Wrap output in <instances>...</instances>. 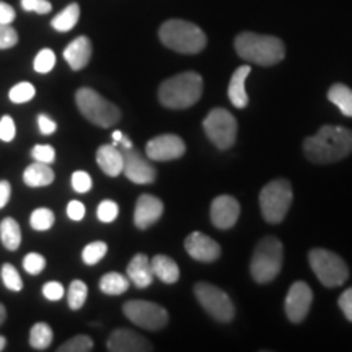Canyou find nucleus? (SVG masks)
I'll return each mask as SVG.
<instances>
[{"mask_svg": "<svg viewBox=\"0 0 352 352\" xmlns=\"http://www.w3.org/2000/svg\"><path fill=\"white\" fill-rule=\"evenodd\" d=\"M303 151L314 164H333L352 152V132L346 127L323 126L303 142Z\"/></svg>", "mask_w": 352, "mask_h": 352, "instance_id": "f257e3e1", "label": "nucleus"}, {"mask_svg": "<svg viewBox=\"0 0 352 352\" xmlns=\"http://www.w3.org/2000/svg\"><path fill=\"white\" fill-rule=\"evenodd\" d=\"M204 82L197 72H183L162 82L158 100L165 108L186 109L199 101Z\"/></svg>", "mask_w": 352, "mask_h": 352, "instance_id": "f03ea898", "label": "nucleus"}, {"mask_svg": "<svg viewBox=\"0 0 352 352\" xmlns=\"http://www.w3.org/2000/svg\"><path fill=\"white\" fill-rule=\"evenodd\" d=\"M235 51L241 59L264 67L279 64L285 56L284 43L279 38L252 32L240 33L235 38Z\"/></svg>", "mask_w": 352, "mask_h": 352, "instance_id": "7ed1b4c3", "label": "nucleus"}, {"mask_svg": "<svg viewBox=\"0 0 352 352\" xmlns=\"http://www.w3.org/2000/svg\"><path fill=\"white\" fill-rule=\"evenodd\" d=\"M160 41L182 54H197L206 47L208 38L199 26L184 20H168L158 30Z\"/></svg>", "mask_w": 352, "mask_h": 352, "instance_id": "20e7f679", "label": "nucleus"}, {"mask_svg": "<svg viewBox=\"0 0 352 352\" xmlns=\"http://www.w3.org/2000/svg\"><path fill=\"white\" fill-rule=\"evenodd\" d=\"M283 243L274 236L263 239L254 248L252 263H250V271H252L253 279L258 284H267L274 280L280 270H283Z\"/></svg>", "mask_w": 352, "mask_h": 352, "instance_id": "39448f33", "label": "nucleus"}, {"mask_svg": "<svg viewBox=\"0 0 352 352\" xmlns=\"http://www.w3.org/2000/svg\"><path fill=\"white\" fill-rule=\"evenodd\" d=\"M76 103L83 116L90 122H94L95 126L108 129L121 120L120 108L91 88L85 87L77 90Z\"/></svg>", "mask_w": 352, "mask_h": 352, "instance_id": "423d86ee", "label": "nucleus"}, {"mask_svg": "<svg viewBox=\"0 0 352 352\" xmlns=\"http://www.w3.org/2000/svg\"><path fill=\"white\" fill-rule=\"evenodd\" d=\"M290 204H292V186L287 179H274L261 189L259 208L266 222H283L289 212Z\"/></svg>", "mask_w": 352, "mask_h": 352, "instance_id": "0eeeda50", "label": "nucleus"}, {"mask_svg": "<svg viewBox=\"0 0 352 352\" xmlns=\"http://www.w3.org/2000/svg\"><path fill=\"white\" fill-rule=\"evenodd\" d=\"M308 261H310L311 270L320 279V283L327 287H340L349 277V270H347L344 259L328 250H311L308 254Z\"/></svg>", "mask_w": 352, "mask_h": 352, "instance_id": "6e6552de", "label": "nucleus"}, {"mask_svg": "<svg viewBox=\"0 0 352 352\" xmlns=\"http://www.w3.org/2000/svg\"><path fill=\"white\" fill-rule=\"evenodd\" d=\"M202 126H204V132L210 142L220 148V151H227V148H230L235 144L239 124H236L233 114L227 111V109L214 108L206 116Z\"/></svg>", "mask_w": 352, "mask_h": 352, "instance_id": "1a4fd4ad", "label": "nucleus"}, {"mask_svg": "<svg viewBox=\"0 0 352 352\" xmlns=\"http://www.w3.org/2000/svg\"><path fill=\"white\" fill-rule=\"evenodd\" d=\"M195 294L197 302L204 308L208 314L212 316L214 320L220 321V323H228L235 316V307L223 290H220L215 285L197 283L195 285Z\"/></svg>", "mask_w": 352, "mask_h": 352, "instance_id": "9d476101", "label": "nucleus"}, {"mask_svg": "<svg viewBox=\"0 0 352 352\" xmlns=\"http://www.w3.org/2000/svg\"><path fill=\"white\" fill-rule=\"evenodd\" d=\"M122 310L127 320L148 331H157V329L165 328L168 323V311L153 302L129 300L124 303Z\"/></svg>", "mask_w": 352, "mask_h": 352, "instance_id": "9b49d317", "label": "nucleus"}, {"mask_svg": "<svg viewBox=\"0 0 352 352\" xmlns=\"http://www.w3.org/2000/svg\"><path fill=\"white\" fill-rule=\"evenodd\" d=\"M186 152V144L176 134H162L148 140L145 145V155L153 162H170L182 158Z\"/></svg>", "mask_w": 352, "mask_h": 352, "instance_id": "f8f14e48", "label": "nucleus"}, {"mask_svg": "<svg viewBox=\"0 0 352 352\" xmlns=\"http://www.w3.org/2000/svg\"><path fill=\"white\" fill-rule=\"evenodd\" d=\"M311 302H314V292L310 285L302 283H294L285 297V315L292 323H302L310 311Z\"/></svg>", "mask_w": 352, "mask_h": 352, "instance_id": "ddd939ff", "label": "nucleus"}, {"mask_svg": "<svg viewBox=\"0 0 352 352\" xmlns=\"http://www.w3.org/2000/svg\"><path fill=\"white\" fill-rule=\"evenodd\" d=\"M121 148V147H120ZM124 155V170L122 173L129 182L135 184H151L155 182L157 170L134 148H121Z\"/></svg>", "mask_w": 352, "mask_h": 352, "instance_id": "4468645a", "label": "nucleus"}, {"mask_svg": "<svg viewBox=\"0 0 352 352\" xmlns=\"http://www.w3.org/2000/svg\"><path fill=\"white\" fill-rule=\"evenodd\" d=\"M240 217V204L232 196H219L210 206V222L220 230H227L236 223Z\"/></svg>", "mask_w": 352, "mask_h": 352, "instance_id": "2eb2a0df", "label": "nucleus"}, {"mask_svg": "<svg viewBox=\"0 0 352 352\" xmlns=\"http://www.w3.org/2000/svg\"><path fill=\"white\" fill-rule=\"evenodd\" d=\"M184 248H186L189 256L201 263H212L219 259L220 253H222L217 241L201 232H192L184 240Z\"/></svg>", "mask_w": 352, "mask_h": 352, "instance_id": "dca6fc26", "label": "nucleus"}, {"mask_svg": "<svg viewBox=\"0 0 352 352\" xmlns=\"http://www.w3.org/2000/svg\"><path fill=\"white\" fill-rule=\"evenodd\" d=\"M107 347L111 352H148L153 349L151 342L132 329L113 331L108 338Z\"/></svg>", "mask_w": 352, "mask_h": 352, "instance_id": "f3484780", "label": "nucleus"}, {"mask_svg": "<svg viewBox=\"0 0 352 352\" xmlns=\"http://www.w3.org/2000/svg\"><path fill=\"white\" fill-rule=\"evenodd\" d=\"M164 214V202L152 195L139 196L134 209V226L139 230H147L153 223L158 222Z\"/></svg>", "mask_w": 352, "mask_h": 352, "instance_id": "a211bd4d", "label": "nucleus"}, {"mask_svg": "<svg viewBox=\"0 0 352 352\" xmlns=\"http://www.w3.org/2000/svg\"><path fill=\"white\" fill-rule=\"evenodd\" d=\"M96 164L104 175L114 178V176H120L124 170V155L118 145H101L96 152Z\"/></svg>", "mask_w": 352, "mask_h": 352, "instance_id": "6ab92c4d", "label": "nucleus"}, {"mask_svg": "<svg viewBox=\"0 0 352 352\" xmlns=\"http://www.w3.org/2000/svg\"><path fill=\"white\" fill-rule=\"evenodd\" d=\"M127 277L138 289H145L152 284L155 276H153L151 259L147 258V254L138 253L131 259V263L127 264Z\"/></svg>", "mask_w": 352, "mask_h": 352, "instance_id": "aec40b11", "label": "nucleus"}, {"mask_svg": "<svg viewBox=\"0 0 352 352\" xmlns=\"http://www.w3.org/2000/svg\"><path fill=\"white\" fill-rule=\"evenodd\" d=\"M91 57V41L87 36H78L74 39L64 50V59L72 70H82L87 67Z\"/></svg>", "mask_w": 352, "mask_h": 352, "instance_id": "412c9836", "label": "nucleus"}, {"mask_svg": "<svg viewBox=\"0 0 352 352\" xmlns=\"http://www.w3.org/2000/svg\"><path fill=\"white\" fill-rule=\"evenodd\" d=\"M250 72H252V67L250 65H241L233 72L230 78V83H228V98H230V103L235 108H246L248 104V95H246L245 90V82L248 78Z\"/></svg>", "mask_w": 352, "mask_h": 352, "instance_id": "4be33fe9", "label": "nucleus"}, {"mask_svg": "<svg viewBox=\"0 0 352 352\" xmlns=\"http://www.w3.org/2000/svg\"><path fill=\"white\" fill-rule=\"evenodd\" d=\"M54 171L50 165L36 162V164H32L23 171V182L30 188H43L50 186L54 182Z\"/></svg>", "mask_w": 352, "mask_h": 352, "instance_id": "5701e85b", "label": "nucleus"}, {"mask_svg": "<svg viewBox=\"0 0 352 352\" xmlns=\"http://www.w3.org/2000/svg\"><path fill=\"white\" fill-rule=\"evenodd\" d=\"M153 276H157L162 283L175 284L179 279V267L173 259L165 254H157L151 259Z\"/></svg>", "mask_w": 352, "mask_h": 352, "instance_id": "b1692460", "label": "nucleus"}, {"mask_svg": "<svg viewBox=\"0 0 352 352\" xmlns=\"http://www.w3.org/2000/svg\"><path fill=\"white\" fill-rule=\"evenodd\" d=\"M0 240L8 252H16L21 245V230L19 222L12 217H6L0 223Z\"/></svg>", "mask_w": 352, "mask_h": 352, "instance_id": "393cba45", "label": "nucleus"}, {"mask_svg": "<svg viewBox=\"0 0 352 352\" xmlns=\"http://www.w3.org/2000/svg\"><path fill=\"white\" fill-rule=\"evenodd\" d=\"M328 100L340 108L344 116L352 118V90L344 83H334L328 91Z\"/></svg>", "mask_w": 352, "mask_h": 352, "instance_id": "a878e982", "label": "nucleus"}, {"mask_svg": "<svg viewBox=\"0 0 352 352\" xmlns=\"http://www.w3.org/2000/svg\"><path fill=\"white\" fill-rule=\"evenodd\" d=\"M78 19H80V7H78V3H70L59 15L54 16L51 25L56 32L67 33L78 23Z\"/></svg>", "mask_w": 352, "mask_h": 352, "instance_id": "bb28decb", "label": "nucleus"}, {"mask_svg": "<svg viewBox=\"0 0 352 352\" xmlns=\"http://www.w3.org/2000/svg\"><path fill=\"white\" fill-rule=\"evenodd\" d=\"M131 280L120 272H108L100 279V290L107 296H121L129 289Z\"/></svg>", "mask_w": 352, "mask_h": 352, "instance_id": "cd10ccee", "label": "nucleus"}, {"mask_svg": "<svg viewBox=\"0 0 352 352\" xmlns=\"http://www.w3.org/2000/svg\"><path fill=\"white\" fill-rule=\"evenodd\" d=\"M54 333L47 323H36L30 331V346L36 351H44L51 346Z\"/></svg>", "mask_w": 352, "mask_h": 352, "instance_id": "c85d7f7f", "label": "nucleus"}, {"mask_svg": "<svg viewBox=\"0 0 352 352\" xmlns=\"http://www.w3.org/2000/svg\"><path fill=\"white\" fill-rule=\"evenodd\" d=\"M87 296H88L87 284L80 279L72 280V284L69 285V292H67V303L70 310H80L83 303L87 300Z\"/></svg>", "mask_w": 352, "mask_h": 352, "instance_id": "c756f323", "label": "nucleus"}, {"mask_svg": "<svg viewBox=\"0 0 352 352\" xmlns=\"http://www.w3.org/2000/svg\"><path fill=\"white\" fill-rule=\"evenodd\" d=\"M108 245L104 241H94V243L87 245L82 252V259L87 266H94L98 264L101 259L107 256Z\"/></svg>", "mask_w": 352, "mask_h": 352, "instance_id": "7c9ffc66", "label": "nucleus"}, {"mask_svg": "<svg viewBox=\"0 0 352 352\" xmlns=\"http://www.w3.org/2000/svg\"><path fill=\"white\" fill-rule=\"evenodd\" d=\"M30 226L38 232L50 230V228L54 226V212L46 208H39L36 210H33L32 217H30Z\"/></svg>", "mask_w": 352, "mask_h": 352, "instance_id": "2f4dec72", "label": "nucleus"}, {"mask_svg": "<svg viewBox=\"0 0 352 352\" xmlns=\"http://www.w3.org/2000/svg\"><path fill=\"white\" fill-rule=\"evenodd\" d=\"M94 349V340L87 334H78V336L70 338L59 347V352H88Z\"/></svg>", "mask_w": 352, "mask_h": 352, "instance_id": "473e14b6", "label": "nucleus"}, {"mask_svg": "<svg viewBox=\"0 0 352 352\" xmlns=\"http://www.w3.org/2000/svg\"><path fill=\"white\" fill-rule=\"evenodd\" d=\"M34 95H36V90H34L32 83L20 82L12 88L10 94H8V98L12 100V103L21 104V103H28V101H32L34 98Z\"/></svg>", "mask_w": 352, "mask_h": 352, "instance_id": "72a5a7b5", "label": "nucleus"}, {"mask_svg": "<svg viewBox=\"0 0 352 352\" xmlns=\"http://www.w3.org/2000/svg\"><path fill=\"white\" fill-rule=\"evenodd\" d=\"M2 283L12 292H20L23 289V280H21L20 272L15 270L13 264H3L2 266Z\"/></svg>", "mask_w": 352, "mask_h": 352, "instance_id": "f704fd0d", "label": "nucleus"}, {"mask_svg": "<svg viewBox=\"0 0 352 352\" xmlns=\"http://www.w3.org/2000/svg\"><path fill=\"white\" fill-rule=\"evenodd\" d=\"M56 65V54L51 50H41L38 52V56L34 57L33 67L38 74H47L51 72L52 67Z\"/></svg>", "mask_w": 352, "mask_h": 352, "instance_id": "c9c22d12", "label": "nucleus"}, {"mask_svg": "<svg viewBox=\"0 0 352 352\" xmlns=\"http://www.w3.org/2000/svg\"><path fill=\"white\" fill-rule=\"evenodd\" d=\"M118 214H120V208L114 201H101L98 206V210H96V215H98L100 222L111 223L118 219Z\"/></svg>", "mask_w": 352, "mask_h": 352, "instance_id": "e433bc0d", "label": "nucleus"}, {"mask_svg": "<svg viewBox=\"0 0 352 352\" xmlns=\"http://www.w3.org/2000/svg\"><path fill=\"white\" fill-rule=\"evenodd\" d=\"M23 267L28 274L38 276L41 274L44 267H46V259H44L43 254L39 253H28L23 259Z\"/></svg>", "mask_w": 352, "mask_h": 352, "instance_id": "4c0bfd02", "label": "nucleus"}, {"mask_svg": "<svg viewBox=\"0 0 352 352\" xmlns=\"http://www.w3.org/2000/svg\"><path fill=\"white\" fill-rule=\"evenodd\" d=\"M19 43V33L12 25L0 23V50H10Z\"/></svg>", "mask_w": 352, "mask_h": 352, "instance_id": "58836bf2", "label": "nucleus"}, {"mask_svg": "<svg viewBox=\"0 0 352 352\" xmlns=\"http://www.w3.org/2000/svg\"><path fill=\"white\" fill-rule=\"evenodd\" d=\"M94 186V182H91V176L87 173V171H76L72 175V188L74 191L80 192V195H85Z\"/></svg>", "mask_w": 352, "mask_h": 352, "instance_id": "ea45409f", "label": "nucleus"}, {"mask_svg": "<svg viewBox=\"0 0 352 352\" xmlns=\"http://www.w3.org/2000/svg\"><path fill=\"white\" fill-rule=\"evenodd\" d=\"M32 157L36 162H43V164H52L56 158V151L51 145H34L32 148Z\"/></svg>", "mask_w": 352, "mask_h": 352, "instance_id": "a19ab883", "label": "nucleus"}, {"mask_svg": "<svg viewBox=\"0 0 352 352\" xmlns=\"http://www.w3.org/2000/svg\"><path fill=\"white\" fill-rule=\"evenodd\" d=\"M21 7L26 12H34L39 15H46L52 10L51 2H47V0H21Z\"/></svg>", "mask_w": 352, "mask_h": 352, "instance_id": "79ce46f5", "label": "nucleus"}, {"mask_svg": "<svg viewBox=\"0 0 352 352\" xmlns=\"http://www.w3.org/2000/svg\"><path fill=\"white\" fill-rule=\"evenodd\" d=\"M15 121L10 116H2V120H0V139L3 142H12L15 139Z\"/></svg>", "mask_w": 352, "mask_h": 352, "instance_id": "37998d69", "label": "nucleus"}, {"mask_svg": "<svg viewBox=\"0 0 352 352\" xmlns=\"http://www.w3.org/2000/svg\"><path fill=\"white\" fill-rule=\"evenodd\" d=\"M43 296L46 297L47 300H52V302L60 300V298L64 297V285L51 280V283L43 285Z\"/></svg>", "mask_w": 352, "mask_h": 352, "instance_id": "c03bdc74", "label": "nucleus"}, {"mask_svg": "<svg viewBox=\"0 0 352 352\" xmlns=\"http://www.w3.org/2000/svg\"><path fill=\"white\" fill-rule=\"evenodd\" d=\"M338 305H340L341 311L349 321H352V287L347 289L342 292V296L338 300Z\"/></svg>", "mask_w": 352, "mask_h": 352, "instance_id": "a18cd8bd", "label": "nucleus"}, {"mask_svg": "<svg viewBox=\"0 0 352 352\" xmlns=\"http://www.w3.org/2000/svg\"><path fill=\"white\" fill-rule=\"evenodd\" d=\"M67 215H69V219L78 222V220H82L83 217H85V206H83L80 201H70L67 206Z\"/></svg>", "mask_w": 352, "mask_h": 352, "instance_id": "49530a36", "label": "nucleus"}, {"mask_svg": "<svg viewBox=\"0 0 352 352\" xmlns=\"http://www.w3.org/2000/svg\"><path fill=\"white\" fill-rule=\"evenodd\" d=\"M38 127H39V132H41L43 135H50V134H52V132H56L57 124L51 120V118H47L46 114H39Z\"/></svg>", "mask_w": 352, "mask_h": 352, "instance_id": "de8ad7c7", "label": "nucleus"}, {"mask_svg": "<svg viewBox=\"0 0 352 352\" xmlns=\"http://www.w3.org/2000/svg\"><path fill=\"white\" fill-rule=\"evenodd\" d=\"M16 19L15 8L8 6L6 2H0V23L2 25H12V21Z\"/></svg>", "mask_w": 352, "mask_h": 352, "instance_id": "09e8293b", "label": "nucleus"}, {"mask_svg": "<svg viewBox=\"0 0 352 352\" xmlns=\"http://www.w3.org/2000/svg\"><path fill=\"white\" fill-rule=\"evenodd\" d=\"M10 192H12V188H10V183L6 182H0V209H3L7 206L8 199H10Z\"/></svg>", "mask_w": 352, "mask_h": 352, "instance_id": "8fccbe9b", "label": "nucleus"}, {"mask_svg": "<svg viewBox=\"0 0 352 352\" xmlns=\"http://www.w3.org/2000/svg\"><path fill=\"white\" fill-rule=\"evenodd\" d=\"M118 147H121V148H132V142L127 138H124V135H122V139H121V142L118 144Z\"/></svg>", "mask_w": 352, "mask_h": 352, "instance_id": "3c124183", "label": "nucleus"}, {"mask_svg": "<svg viewBox=\"0 0 352 352\" xmlns=\"http://www.w3.org/2000/svg\"><path fill=\"white\" fill-rule=\"evenodd\" d=\"M122 135H124V134H122L121 131H114V132H113V135H111V138H113V142H114V145H118V144L121 142Z\"/></svg>", "mask_w": 352, "mask_h": 352, "instance_id": "603ef678", "label": "nucleus"}, {"mask_svg": "<svg viewBox=\"0 0 352 352\" xmlns=\"http://www.w3.org/2000/svg\"><path fill=\"white\" fill-rule=\"evenodd\" d=\"M6 318H7V310H6V307H3L2 303H0V324H2L3 321H6Z\"/></svg>", "mask_w": 352, "mask_h": 352, "instance_id": "864d4df0", "label": "nucleus"}, {"mask_svg": "<svg viewBox=\"0 0 352 352\" xmlns=\"http://www.w3.org/2000/svg\"><path fill=\"white\" fill-rule=\"evenodd\" d=\"M6 344H7L6 338H3V336H0V351H3V347H6Z\"/></svg>", "mask_w": 352, "mask_h": 352, "instance_id": "5fc2aeb1", "label": "nucleus"}]
</instances>
